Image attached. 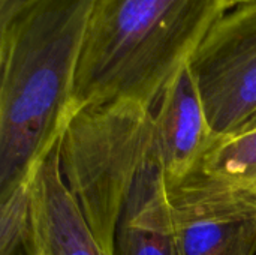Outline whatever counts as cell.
Masks as SVG:
<instances>
[{
	"instance_id": "1",
	"label": "cell",
	"mask_w": 256,
	"mask_h": 255,
	"mask_svg": "<svg viewBox=\"0 0 256 255\" xmlns=\"http://www.w3.org/2000/svg\"><path fill=\"white\" fill-rule=\"evenodd\" d=\"M98 0H33L0 27V200L57 144Z\"/></svg>"
},
{
	"instance_id": "2",
	"label": "cell",
	"mask_w": 256,
	"mask_h": 255,
	"mask_svg": "<svg viewBox=\"0 0 256 255\" xmlns=\"http://www.w3.org/2000/svg\"><path fill=\"white\" fill-rule=\"evenodd\" d=\"M231 6L232 0H98L75 78L72 111L116 99L153 108Z\"/></svg>"
},
{
	"instance_id": "3",
	"label": "cell",
	"mask_w": 256,
	"mask_h": 255,
	"mask_svg": "<svg viewBox=\"0 0 256 255\" xmlns=\"http://www.w3.org/2000/svg\"><path fill=\"white\" fill-rule=\"evenodd\" d=\"M156 152L153 108L116 99L74 110L57 141L62 179L105 255L146 162Z\"/></svg>"
},
{
	"instance_id": "4",
	"label": "cell",
	"mask_w": 256,
	"mask_h": 255,
	"mask_svg": "<svg viewBox=\"0 0 256 255\" xmlns=\"http://www.w3.org/2000/svg\"><path fill=\"white\" fill-rule=\"evenodd\" d=\"M190 69L219 140L256 123V2L232 6L210 29Z\"/></svg>"
},
{
	"instance_id": "5",
	"label": "cell",
	"mask_w": 256,
	"mask_h": 255,
	"mask_svg": "<svg viewBox=\"0 0 256 255\" xmlns=\"http://www.w3.org/2000/svg\"><path fill=\"white\" fill-rule=\"evenodd\" d=\"M168 197L180 255L256 254V173L196 170Z\"/></svg>"
},
{
	"instance_id": "6",
	"label": "cell",
	"mask_w": 256,
	"mask_h": 255,
	"mask_svg": "<svg viewBox=\"0 0 256 255\" xmlns=\"http://www.w3.org/2000/svg\"><path fill=\"white\" fill-rule=\"evenodd\" d=\"M154 140L166 186L195 173L219 140L213 132L190 65L170 81L153 107Z\"/></svg>"
},
{
	"instance_id": "7",
	"label": "cell",
	"mask_w": 256,
	"mask_h": 255,
	"mask_svg": "<svg viewBox=\"0 0 256 255\" xmlns=\"http://www.w3.org/2000/svg\"><path fill=\"white\" fill-rule=\"evenodd\" d=\"M26 255H105L58 168L57 144L30 176Z\"/></svg>"
},
{
	"instance_id": "8",
	"label": "cell",
	"mask_w": 256,
	"mask_h": 255,
	"mask_svg": "<svg viewBox=\"0 0 256 255\" xmlns=\"http://www.w3.org/2000/svg\"><path fill=\"white\" fill-rule=\"evenodd\" d=\"M116 255H180L158 149L146 162L122 213Z\"/></svg>"
},
{
	"instance_id": "9",
	"label": "cell",
	"mask_w": 256,
	"mask_h": 255,
	"mask_svg": "<svg viewBox=\"0 0 256 255\" xmlns=\"http://www.w3.org/2000/svg\"><path fill=\"white\" fill-rule=\"evenodd\" d=\"M198 170L224 176L256 173V126L242 134L218 140Z\"/></svg>"
},
{
	"instance_id": "10",
	"label": "cell",
	"mask_w": 256,
	"mask_h": 255,
	"mask_svg": "<svg viewBox=\"0 0 256 255\" xmlns=\"http://www.w3.org/2000/svg\"><path fill=\"white\" fill-rule=\"evenodd\" d=\"M30 233V179L0 200V255L24 252Z\"/></svg>"
},
{
	"instance_id": "11",
	"label": "cell",
	"mask_w": 256,
	"mask_h": 255,
	"mask_svg": "<svg viewBox=\"0 0 256 255\" xmlns=\"http://www.w3.org/2000/svg\"><path fill=\"white\" fill-rule=\"evenodd\" d=\"M33 0H0V27L14 20Z\"/></svg>"
},
{
	"instance_id": "12",
	"label": "cell",
	"mask_w": 256,
	"mask_h": 255,
	"mask_svg": "<svg viewBox=\"0 0 256 255\" xmlns=\"http://www.w3.org/2000/svg\"><path fill=\"white\" fill-rule=\"evenodd\" d=\"M256 0H232V6H238V5H244V3H252Z\"/></svg>"
},
{
	"instance_id": "13",
	"label": "cell",
	"mask_w": 256,
	"mask_h": 255,
	"mask_svg": "<svg viewBox=\"0 0 256 255\" xmlns=\"http://www.w3.org/2000/svg\"><path fill=\"white\" fill-rule=\"evenodd\" d=\"M254 126H256V123H255V125H254ZM254 126H252V128H254ZM249 129H250V128H249ZM240 134H242V132H240Z\"/></svg>"
}]
</instances>
